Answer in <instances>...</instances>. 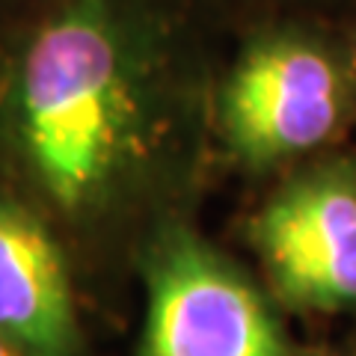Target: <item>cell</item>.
<instances>
[{
  "label": "cell",
  "instance_id": "1",
  "mask_svg": "<svg viewBox=\"0 0 356 356\" xmlns=\"http://www.w3.org/2000/svg\"><path fill=\"white\" fill-rule=\"evenodd\" d=\"M9 140L65 217H95L154 163L149 83L107 0H69L33 33L9 89Z\"/></svg>",
  "mask_w": 356,
  "mask_h": 356
},
{
  "label": "cell",
  "instance_id": "3",
  "mask_svg": "<svg viewBox=\"0 0 356 356\" xmlns=\"http://www.w3.org/2000/svg\"><path fill=\"white\" fill-rule=\"evenodd\" d=\"M250 241L288 306H356V163L332 161L285 181L255 214Z\"/></svg>",
  "mask_w": 356,
  "mask_h": 356
},
{
  "label": "cell",
  "instance_id": "5",
  "mask_svg": "<svg viewBox=\"0 0 356 356\" xmlns=\"http://www.w3.org/2000/svg\"><path fill=\"white\" fill-rule=\"evenodd\" d=\"M0 332L24 356H74L77 318L48 226L0 193Z\"/></svg>",
  "mask_w": 356,
  "mask_h": 356
},
{
  "label": "cell",
  "instance_id": "4",
  "mask_svg": "<svg viewBox=\"0 0 356 356\" xmlns=\"http://www.w3.org/2000/svg\"><path fill=\"white\" fill-rule=\"evenodd\" d=\"M344 89L336 63L303 39L270 36L247 48L220 92V128L247 163L312 152L336 134Z\"/></svg>",
  "mask_w": 356,
  "mask_h": 356
},
{
  "label": "cell",
  "instance_id": "6",
  "mask_svg": "<svg viewBox=\"0 0 356 356\" xmlns=\"http://www.w3.org/2000/svg\"><path fill=\"white\" fill-rule=\"evenodd\" d=\"M0 356H24V353H21V350L15 348V344L9 341V339L3 336V332H0Z\"/></svg>",
  "mask_w": 356,
  "mask_h": 356
},
{
  "label": "cell",
  "instance_id": "2",
  "mask_svg": "<svg viewBox=\"0 0 356 356\" xmlns=\"http://www.w3.org/2000/svg\"><path fill=\"white\" fill-rule=\"evenodd\" d=\"M146 285L143 356H291L264 297L193 232L154 241Z\"/></svg>",
  "mask_w": 356,
  "mask_h": 356
}]
</instances>
